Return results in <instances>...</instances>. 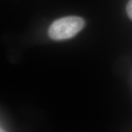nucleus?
<instances>
[{
  "mask_svg": "<svg viewBox=\"0 0 132 132\" xmlns=\"http://www.w3.org/2000/svg\"><path fill=\"white\" fill-rule=\"evenodd\" d=\"M84 19L79 16H67L54 21L48 28V35L54 40L73 38L85 27Z\"/></svg>",
  "mask_w": 132,
  "mask_h": 132,
  "instance_id": "f257e3e1",
  "label": "nucleus"
},
{
  "mask_svg": "<svg viewBox=\"0 0 132 132\" xmlns=\"http://www.w3.org/2000/svg\"><path fill=\"white\" fill-rule=\"evenodd\" d=\"M126 12L128 16L132 21V0H129L126 6Z\"/></svg>",
  "mask_w": 132,
  "mask_h": 132,
  "instance_id": "f03ea898",
  "label": "nucleus"
},
{
  "mask_svg": "<svg viewBox=\"0 0 132 132\" xmlns=\"http://www.w3.org/2000/svg\"><path fill=\"white\" fill-rule=\"evenodd\" d=\"M0 132H6V131H5V130H4L2 128H1V131H0Z\"/></svg>",
  "mask_w": 132,
  "mask_h": 132,
  "instance_id": "7ed1b4c3",
  "label": "nucleus"
}]
</instances>
